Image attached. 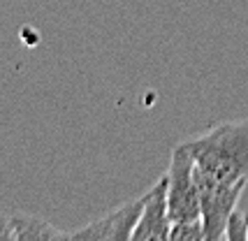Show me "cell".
<instances>
[{
    "instance_id": "1",
    "label": "cell",
    "mask_w": 248,
    "mask_h": 241,
    "mask_svg": "<svg viewBox=\"0 0 248 241\" xmlns=\"http://www.w3.org/2000/svg\"><path fill=\"white\" fill-rule=\"evenodd\" d=\"M195 179L216 186L248 183V120H225L188 139Z\"/></svg>"
},
{
    "instance_id": "2",
    "label": "cell",
    "mask_w": 248,
    "mask_h": 241,
    "mask_svg": "<svg viewBox=\"0 0 248 241\" xmlns=\"http://www.w3.org/2000/svg\"><path fill=\"white\" fill-rule=\"evenodd\" d=\"M167 209L172 223L200 216V190L195 179V158L190 153L188 142L174 146L170 167H167Z\"/></svg>"
},
{
    "instance_id": "3",
    "label": "cell",
    "mask_w": 248,
    "mask_h": 241,
    "mask_svg": "<svg viewBox=\"0 0 248 241\" xmlns=\"http://www.w3.org/2000/svg\"><path fill=\"white\" fill-rule=\"evenodd\" d=\"M200 190V216L204 225L206 241H223L225 225L230 216L237 211L239 197L244 193L241 186H216L197 181Z\"/></svg>"
},
{
    "instance_id": "4",
    "label": "cell",
    "mask_w": 248,
    "mask_h": 241,
    "mask_svg": "<svg viewBox=\"0 0 248 241\" xmlns=\"http://www.w3.org/2000/svg\"><path fill=\"white\" fill-rule=\"evenodd\" d=\"M144 207V195L137 199L123 202L109 213L95 218L93 223L84 225L81 230L70 232V239L81 241H130L132 232L140 223V213Z\"/></svg>"
},
{
    "instance_id": "5",
    "label": "cell",
    "mask_w": 248,
    "mask_h": 241,
    "mask_svg": "<svg viewBox=\"0 0 248 241\" xmlns=\"http://www.w3.org/2000/svg\"><path fill=\"white\" fill-rule=\"evenodd\" d=\"M172 218L167 209V176L162 174L149 193H144L140 223L130 241H170Z\"/></svg>"
},
{
    "instance_id": "6",
    "label": "cell",
    "mask_w": 248,
    "mask_h": 241,
    "mask_svg": "<svg viewBox=\"0 0 248 241\" xmlns=\"http://www.w3.org/2000/svg\"><path fill=\"white\" fill-rule=\"evenodd\" d=\"M12 227H14V241H37V239H70V232L56 230L46 220L26 216V213H12Z\"/></svg>"
},
{
    "instance_id": "7",
    "label": "cell",
    "mask_w": 248,
    "mask_h": 241,
    "mask_svg": "<svg viewBox=\"0 0 248 241\" xmlns=\"http://www.w3.org/2000/svg\"><path fill=\"white\" fill-rule=\"evenodd\" d=\"M170 241H206L202 218H190V220L172 223Z\"/></svg>"
},
{
    "instance_id": "8",
    "label": "cell",
    "mask_w": 248,
    "mask_h": 241,
    "mask_svg": "<svg viewBox=\"0 0 248 241\" xmlns=\"http://www.w3.org/2000/svg\"><path fill=\"white\" fill-rule=\"evenodd\" d=\"M223 239L227 241H248V225H246V211H234L225 225Z\"/></svg>"
},
{
    "instance_id": "9",
    "label": "cell",
    "mask_w": 248,
    "mask_h": 241,
    "mask_svg": "<svg viewBox=\"0 0 248 241\" xmlns=\"http://www.w3.org/2000/svg\"><path fill=\"white\" fill-rule=\"evenodd\" d=\"M14 241V227L10 216H0V241Z\"/></svg>"
},
{
    "instance_id": "10",
    "label": "cell",
    "mask_w": 248,
    "mask_h": 241,
    "mask_svg": "<svg viewBox=\"0 0 248 241\" xmlns=\"http://www.w3.org/2000/svg\"><path fill=\"white\" fill-rule=\"evenodd\" d=\"M246 225H248V211H246Z\"/></svg>"
}]
</instances>
